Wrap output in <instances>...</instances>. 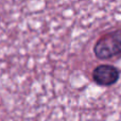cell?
<instances>
[{"label": "cell", "instance_id": "obj_2", "mask_svg": "<svg viewBox=\"0 0 121 121\" xmlns=\"http://www.w3.org/2000/svg\"><path fill=\"white\" fill-rule=\"evenodd\" d=\"M120 78V71L113 65H99L92 71V80L96 84L103 87H108L117 83Z\"/></svg>", "mask_w": 121, "mask_h": 121}, {"label": "cell", "instance_id": "obj_1", "mask_svg": "<svg viewBox=\"0 0 121 121\" xmlns=\"http://www.w3.org/2000/svg\"><path fill=\"white\" fill-rule=\"evenodd\" d=\"M94 53L102 60L121 56V29L101 36L95 44Z\"/></svg>", "mask_w": 121, "mask_h": 121}]
</instances>
